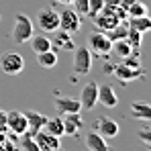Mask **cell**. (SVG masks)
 Returning <instances> with one entry per match:
<instances>
[{
	"instance_id": "obj_1",
	"label": "cell",
	"mask_w": 151,
	"mask_h": 151,
	"mask_svg": "<svg viewBox=\"0 0 151 151\" xmlns=\"http://www.w3.org/2000/svg\"><path fill=\"white\" fill-rule=\"evenodd\" d=\"M125 19H127V12L121 6H108V4H104L102 10L94 17V25L98 27L102 33H106L112 27H116L121 21H125Z\"/></svg>"
},
{
	"instance_id": "obj_2",
	"label": "cell",
	"mask_w": 151,
	"mask_h": 151,
	"mask_svg": "<svg viewBox=\"0 0 151 151\" xmlns=\"http://www.w3.org/2000/svg\"><path fill=\"white\" fill-rule=\"evenodd\" d=\"M35 29H33V21L27 14H17L14 17V27H12V41L14 43H27L33 37Z\"/></svg>"
},
{
	"instance_id": "obj_3",
	"label": "cell",
	"mask_w": 151,
	"mask_h": 151,
	"mask_svg": "<svg viewBox=\"0 0 151 151\" xmlns=\"http://www.w3.org/2000/svg\"><path fill=\"white\" fill-rule=\"evenodd\" d=\"M0 70L8 76H19L25 70V59L21 53H14V51H6L2 53L0 57Z\"/></svg>"
},
{
	"instance_id": "obj_4",
	"label": "cell",
	"mask_w": 151,
	"mask_h": 151,
	"mask_svg": "<svg viewBox=\"0 0 151 151\" xmlns=\"http://www.w3.org/2000/svg\"><path fill=\"white\" fill-rule=\"evenodd\" d=\"M37 27L43 33H53L59 29V12H55L53 8H43L37 12Z\"/></svg>"
},
{
	"instance_id": "obj_5",
	"label": "cell",
	"mask_w": 151,
	"mask_h": 151,
	"mask_svg": "<svg viewBox=\"0 0 151 151\" xmlns=\"http://www.w3.org/2000/svg\"><path fill=\"white\" fill-rule=\"evenodd\" d=\"M80 27H82V21L74 8H63L59 12V29L61 31H68L70 35H74L80 31Z\"/></svg>"
},
{
	"instance_id": "obj_6",
	"label": "cell",
	"mask_w": 151,
	"mask_h": 151,
	"mask_svg": "<svg viewBox=\"0 0 151 151\" xmlns=\"http://www.w3.org/2000/svg\"><path fill=\"white\" fill-rule=\"evenodd\" d=\"M74 70L78 74H88L92 70V51L88 47H74Z\"/></svg>"
},
{
	"instance_id": "obj_7",
	"label": "cell",
	"mask_w": 151,
	"mask_h": 151,
	"mask_svg": "<svg viewBox=\"0 0 151 151\" xmlns=\"http://www.w3.org/2000/svg\"><path fill=\"white\" fill-rule=\"evenodd\" d=\"M33 139H35V143H37V149L39 151H57L61 147V141H59V137H55V135H51L47 131H37L35 135H33Z\"/></svg>"
},
{
	"instance_id": "obj_8",
	"label": "cell",
	"mask_w": 151,
	"mask_h": 151,
	"mask_svg": "<svg viewBox=\"0 0 151 151\" xmlns=\"http://www.w3.org/2000/svg\"><path fill=\"white\" fill-rule=\"evenodd\" d=\"M78 100L82 104V108L92 110V108L98 104V84H96V82H88V84L82 88V94H80Z\"/></svg>"
},
{
	"instance_id": "obj_9",
	"label": "cell",
	"mask_w": 151,
	"mask_h": 151,
	"mask_svg": "<svg viewBox=\"0 0 151 151\" xmlns=\"http://www.w3.org/2000/svg\"><path fill=\"white\" fill-rule=\"evenodd\" d=\"M6 129L14 135H23L27 133V116L25 112H19V110H10L6 112Z\"/></svg>"
},
{
	"instance_id": "obj_10",
	"label": "cell",
	"mask_w": 151,
	"mask_h": 151,
	"mask_svg": "<svg viewBox=\"0 0 151 151\" xmlns=\"http://www.w3.org/2000/svg\"><path fill=\"white\" fill-rule=\"evenodd\" d=\"M90 51H94V53H98V55H108L110 51H112V41L108 39V35L106 33H94L92 37H90Z\"/></svg>"
},
{
	"instance_id": "obj_11",
	"label": "cell",
	"mask_w": 151,
	"mask_h": 151,
	"mask_svg": "<svg viewBox=\"0 0 151 151\" xmlns=\"http://www.w3.org/2000/svg\"><path fill=\"white\" fill-rule=\"evenodd\" d=\"M96 133H100L104 139H114V137H119L121 127H119V123H116L114 119H110V116H102L100 121L96 123Z\"/></svg>"
},
{
	"instance_id": "obj_12",
	"label": "cell",
	"mask_w": 151,
	"mask_h": 151,
	"mask_svg": "<svg viewBox=\"0 0 151 151\" xmlns=\"http://www.w3.org/2000/svg\"><path fill=\"white\" fill-rule=\"evenodd\" d=\"M112 74L116 76L121 82H133V80L143 78V68H129L125 63H119V65L112 68Z\"/></svg>"
},
{
	"instance_id": "obj_13",
	"label": "cell",
	"mask_w": 151,
	"mask_h": 151,
	"mask_svg": "<svg viewBox=\"0 0 151 151\" xmlns=\"http://www.w3.org/2000/svg\"><path fill=\"white\" fill-rule=\"evenodd\" d=\"M55 33V37H53V43H51V49L53 51H72L76 47L74 45V39H72V35L68 33V31H61V29H57V31H53Z\"/></svg>"
},
{
	"instance_id": "obj_14",
	"label": "cell",
	"mask_w": 151,
	"mask_h": 151,
	"mask_svg": "<svg viewBox=\"0 0 151 151\" xmlns=\"http://www.w3.org/2000/svg\"><path fill=\"white\" fill-rule=\"evenodd\" d=\"M98 104L106 106V108H114L119 104V96L112 90V86H108V84L98 86Z\"/></svg>"
},
{
	"instance_id": "obj_15",
	"label": "cell",
	"mask_w": 151,
	"mask_h": 151,
	"mask_svg": "<svg viewBox=\"0 0 151 151\" xmlns=\"http://www.w3.org/2000/svg\"><path fill=\"white\" fill-rule=\"evenodd\" d=\"M61 121H63V133L65 135H76L84 123L80 119V112H68V114H61Z\"/></svg>"
},
{
	"instance_id": "obj_16",
	"label": "cell",
	"mask_w": 151,
	"mask_h": 151,
	"mask_svg": "<svg viewBox=\"0 0 151 151\" xmlns=\"http://www.w3.org/2000/svg\"><path fill=\"white\" fill-rule=\"evenodd\" d=\"M27 116V133L29 135H35L37 131H41L43 125H45V121H47V116L45 114H41V112H35V110H27L25 112Z\"/></svg>"
},
{
	"instance_id": "obj_17",
	"label": "cell",
	"mask_w": 151,
	"mask_h": 151,
	"mask_svg": "<svg viewBox=\"0 0 151 151\" xmlns=\"http://www.w3.org/2000/svg\"><path fill=\"white\" fill-rule=\"evenodd\" d=\"M55 108H57V114H68V112H80L82 104L78 98H57Z\"/></svg>"
},
{
	"instance_id": "obj_18",
	"label": "cell",
	"mask_w": 151,
	"mask_h": 151,
	"mask_svg": "<svg viewBox=\"0 0 151 151\" xmlns=\"http://www.w3.org/2000/svg\"><path fill=\"white\" fill-rule=\"evenodd\" d=\"M86 149H90V151H108V143H106V139L102 137L100 133L92 131V133L86 135Z\"/></svg>"
},
{
	"instance_id": "obj_19",
	"label": "cell",
	"mask_w": 151,
	"mask_h": 151,
	"mask_svg": "<svg viewBox=\"0 0 151 151\" xmlns=\"http://www.w3.org/2000/svg\"><path fill=\"white\" fill-rule=\"evenodd\" d=\"M131 116H133V119H137V121H149V119H151L149 102L135 100L133 104H131Z\"/></svg>"
},
{
	"instance_id": "obj_20",
	"label": "cell",
	"mask_w": 151,
	"mask_h": 151,
	"mask_svg": "<svg viewBox=\"0 0 151 151\" xmlns=\"http://www.w3.org/2000/svg\"><path fill=\"white\" fill-rule=\"evenodd\" d=\"M127 25L145 35V33L151 31V19L147 14H143V17H127Z\"/></svg>"
},
{
	"instance_id": "obj_21",
	"label": "cell",
	"mask_w": 151,
	"mask_h": 151,
	"mask_svg": "<svg viewBox=\"0 0 151 151\" xmlns=\"http://www.w3.org/2000/svg\"><path fill=\"white\" fill-rule=\"evenodd\" d=\"M43 131H47V133H51V135H55V137H63L65 133H63V121H61V114L59 116H53V119H49L47 116V121H45V125H43Z\"/></svg>"
},
{
	"instance_id": "obj_22",
	"label": "cell",
	"mask_w": 151,
	"mask_h": 151,
	"mask_svg": "<svg viewBox=\"0 0 151 151\" xmlns=\"http://www.w3.org/2000/svg\"><path fill=\"white\" fill-rule=\"evenodd\" d=\"M112 51L119 55V57H127V55H139V49H133L131 43L127 39H116L112 41Z\"/></svg>"
},
{
	"instance_id": "obj_23",
	"label": "cell",
	"mask_w": 151,
	"mask_h": 151,
	"mask_svg": "<svg viewBox=\"0 0 151 151\" xmlns=\"http://www.w3.org/2000/svg\"><path fill=\"white\" fill-rule=\"evenodd\" d=\"M37 63H39L41 68H45V70H51V68H55V63H57V51L47 49V51H41V53H37Z\"/></svg>"
},
{
	"instance_id": "obj_24",
	"label": "cell",
	"mask_w": 151,
	"mask_h": 151,
	"mask_svg": "<svg viewBox=\"0 0 151 151\" xmlns=\"http://www.w3.org/2000/svg\"><path fill=\"white\" fill-rule=\"evenodd\" d=\"M29 41H31V47H33L35 53H41V51L51 49V39L45 37V35H35V33H33V37H31Z\"/></svg>"
},
{
	"instance_id": "obj_25",
	"label": "cell",
	"mask_w": 151,
	"mask_h": 151,
	"mask_svg": "<svg viewBox=\"0 0 151 151\" xmlns=\"http://www.w3.org/2000/svg\"><path fill=\"white\" fill-rule=\"evenodd\" d=\"M127 31H129V25H127V19H125V21H121L116 27H112L110 31H106V35H108L110 41H116V39H125Z\"/></svg>"
},
{
	"instance_id": "obj_26",
	"label": "cell",
	"mask_w": 151,
	"mask_h": 151,
	"mask_svg": "<svg viewBox=\"0 0 151 151\" xmlns=\"http://www.w3.org/2000/svg\"><path fill=\"white\" fill-rule=\"evenodd\" d=\"M143 14H147V6L141 0H133L127 8V17H143Z\"/></svg>"
},
{
	"instance_id": "obj_27",
	"label": "cell",
	"mask_w": 151,
	"mask_h": 151,
	"mask_svg": "<svg viewBox=\"0 0 151 151\" xmlns=\"http://www.w3.org/2000/svg\"><path fill=\"white\" fill-rule=\"evenodd\" d=\"M125 39L131 43V47H133V49H141V43H143V33H139V31H135V29H131V27H129Z\"/></svg>"
},
{
	"instance_id": "obj_28",
	"label": "cell",
	"mask_w": 151,
	"mask_h": 151,
	"mask_svg": "<svg viewBox=\"0 0 151 151\" xmlns=\"http://www.w3.org/2000/svg\"><path fill=\"white\" fill-rule=\"evenodd\" d=\"M102 6H104V0H88V14H86V17L94 19L102 10Z\"/></svg>"
},
{
	"instance_id": "obj_29",
	"label": "cell",
	"mask_w": 151,
	"mask_h": 151,
	"mask_svg": "<svg viewBox=\"0 0 151 151\" xmlns=\"http://www.w3.org/2000/svg\"><path fill=\"white\" fill-rule=\"evenodd\" d=\"M72 4L78 14H88V0H72Z\"/></svg>"
},
{
	"instance_id": "obj_30",
	"label": "cell",
	"mask_w": 151,
	"mask_h": 151,
	"mask_svg": "<svg viewBox=\"0 0 151 151\" xmlns=\"http://www.w3.org/2000/svg\"><path fill=\"white\" fill-rule=\"evenodd\" d=\"M137 135H139V139L145 143V147H149V149H151V129H139Z\"/></svg>"
},
{
	"instance_id": "obj_31",
	"label": "cell",
	"mask_w": 151,
	"mask_h": 151,
	"mask_svg": "<svg viewBox=\"0 0 151 151\" xmlns=\"http://www.w3.org/2000/svg\"><path fill=\"white\" fill-rule=\"evenodd\" d=\"M6 141H8V131H0V151H4Z\"/></svg>"
},
{
	"instance_id": "obj_32",
	"label": "cell",
	"mask_w": 151,
	"mask_h": 151,
	"mask_svg": "<svg viewBox=\"0 0 151 151\" xmlns=\"http://www.w3.org/2000/svg\"><path fill=\"white\" fill-rule=\"evenodd\" d=\"M0 131H8L6 129V112L0 108Z\"/></svg>"
},
{
	"instance_id": "obj_33",
	"label": "cell",
	"mask_w": 151,
	"mask_h": 151,
	"mask_svg": "<svg viewBox=\"0 0 151 151\" xmlns=\"http://www.w3.org/2000/svg\"><path fill=\"white\" fill-rule=\"evenodd\" d=\"M104 4H108V6H119L121 0H104Z\"/></svg>"
},
{
	"instance_id": "obj_34",
	"label": "cell",
	"mask_w": 151,
	"mask_h": 151,
	"mask_svg": "<svg viewBox=\"0 0 151 151\" xmlns=\"http://www.w3.org/2000/svg\"><path fill=\"white\" fill-rule=\"evenodd\" d=\"M57 2H61V4H72V0H57Z\"/></svg>"
}]
</instances>
